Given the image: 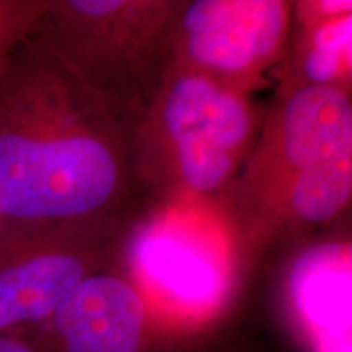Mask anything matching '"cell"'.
<instances>
[{"instance_id": "52a82bcc", "label": "cell", "mask_w": 352, "mask_h": 352, "mask_svg": "<svg viewBox=\"0 0 352 352\" xmlns=\"http://www.w3.org/2000/svg\"><path fill=\"white\" fill-rule=\"evenodd\" d=\"M135 259L158 289L184 302H206L220 285L212 248L183 228H152L139 240Z\"/></svg>"}, {"instance_id": "277c9868", "label": "cell", "mask_w": 352, "mask_h": 352, "mask_svg": "<svg viewBox=\"0 0 352 352\" xmlns=\"http://www.w3.org/2000/svg\"><path fill=\"white\" fill-rule=\"evenodd\" d=\"M289 3L279 0H199L183 13L191 60L219 76H241L267 64L283 46Z\"/></svg>"}, {"instance_id": "7a4b0ae2", "label": "cell", "mask_w": 352, "mask_h": 352, "mask_svg": "<svg viewBox=\"0 0 352 352\" xmlns=\"http://www.w3.org/2000/svg\"><path fill=\"white\" fill-rule=\"evenodd\" d=\"M164 124L184 183L196 191H212L235 168L253 120L239 91L208 74L192 72L168 88Z\"/></svg>"}, {"instance_id": "9c48e42d", "label": "cell", "mask_w": 352, "mask_h": 352, "mask_svg": "<svg viewBox=\"0 0 352 352\" xmlns=\"http://www.w3.org/2000/svg\"><path fill=\"white\" fill-rule=\"evenodd\" d=\"M323 19L308 38L302 70L310 85L338 87L351 69V13H329L320 7Z\"/></svg>"}, {"instance_id": "6da1fadb", "label": "cell", "mask_w": 352, "mask_h": 352, "mask_svg": "<svg viewBox=\"0 0 352 352\" xmlns=\"http://www.w3.org/2000/svg\"><path fill=\"white\" fill-rule=\"evenodd\" d=\"M80 85L41 34L12 57L0 78V222L76 223L116 192L120 162Z\"/></svg>"}, {"instance_id": "ba28073f", "label": "cell", "mask_w": 352, "mask_h": 352, "mask_svg": "<svg viewBox=\"0 0 352 352\" xmlns=\"http://www.w3.org/2000/svg\"><path fill=\"white\" fill-rule=\"evenodd\" d=\"M351 191L352 155H346L292 176L289 202L300 219L323 222L340 212Z\"/></svg>"}, {"instance_id": "3957f363", "label": "cell", "mask_w": 352, "mask_h": 352, "mask_svg": "<svg viewBox=\"0 0 352 352\" xmlns=\"http://www.w3.org/2000/svg\"><path fill=\"white\" fill-rule=\"evenodd\" d=\"M0 333L46 323L88 276L76 223L0 222Z\"/></svg>"}, {"instance_id": "30bf717a", "label": "cell", "mask_w": 352, "mask_h": 352, "mask_svg": "<svg viewBox=\"0 0 352 352\" xmlns=\"http://www.w3.org/2000/svg\"><path fill=\"white\" fill-rule=\"evenodd\" d=\"M47 6V2L0 0V78L19 47L38 28Z\"/></svg>"}, {"instance_id": "5b68a950", "label": "cell", "mask_w": 352, "mask_h": 352, "mask_svg": "<svg viewBox=\"0 0 352 352\" xmlns=\"http://www.w3.org/2000/svg\"><path fill=\"white\" fill-rule=\"evenodd\" d=\"M144 321V300L129 283L88 274L46 323L60 352H138Z\"/></svg>"}, {"instance_id": "8992f818", "label": "cell", "mask_w": 352, "mask_h": 352, "mask_svg": "<svg viewBox=\"0 0 352 352\" xmlns=\"http://www.w3.org/2000/svg\"><path fill=\"white\" fill-rule=\"evenodd\" d=\"M280 147L296 175L352 155V107L340 87L307 85L285 103Z\"/></svg>"}, {"instance_id": "8fae6325", "label": "cell", "mask_w": 352, "mask_h": 352, "mask_svg": "<svg viewBox=\"0 0 352 352\" xmlns=\"http://www.w3.org/2000/svg\"><path fill=\"white\" fill-rule=\"evenodd\" d=\"M0 352H41L38 347L21 341L13 334L0 333Z\"/></svg>"}]
</instances>
